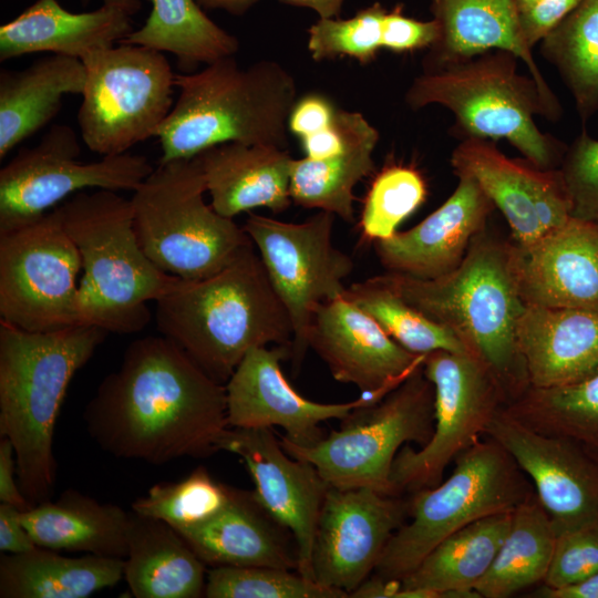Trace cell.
Here are the masks:
<instances>
[{
	"label": "cell",
	"instance_id": "cell-1",
	"mask_svg": "<svg viewBox=\"0 0 598 598\" xmlns=\"http://www.w3.org/2000/svg\"><path fill=\"white\" fill-rule=\"evenodd\" d=\"M83 419L103 451L151 464L218 452L229 427L225 384L162 334L130 343Z\"/></svg>",
	"mask_w": 598,
	"mask_h": 598
},
{
	"label": "cell",
	"instance_id": "cell-2",
	"mask_svg": "<svg viewBox=\"0 0 598 598\" xmlns=\"http://www.w3.org/2000/svg\"><path fill=\"white\" fill-rule=\"evenodd\" d=\"M155 302L159 333L223 384L250 349L291 350V319L252 243L218 272L181 279Z\"/></svg>",
	"mask_w": 598,
	"mask_h": 598
},
{
	"label": "cell",
	"instance_id": "cell-3",
	"mask_svg": "<svg viewBox=\"0 0 598 598\" xmlns=\"http://www.w3.org/2000/svg\"><path fill=\"white\" fill-rule=\"evenodd\" d=\"M384 275L408 303L453 332L486 365L506 404L529 386L517 342L526 303L518 290L512 241L485 228L447 275L434 279Z\"/></svg>",
	"mask_w": 598,
	"mask_h": 598
},
{
	"label": "cell",
	"instance_id": "cell-4",
	"mask_svg": "<svg viewBox=\"0 0 598 598\" xmlns=\"http://www.w3.org/2000/svg\"><path fill=\"white\" fill-rule=\"evenodd\" d=\"M107 333L92 324L35 332L0 320V436L13 446L30 506L52 496L53 435L62 402Z\"/></svg>",
	"mask_w": 598,
	"mask_h": 598
},
{
	"label": "cell",
	"instance_id": "cell-5",
	"mask_svg": "<svg viewBox=\"0 0 598 598\" xmlns=\"http://www.w3.org/2000/svg\"><path fill=\"white\" fill-rule=\"evenodd\" d=\"M175 86L177 99L155 135L159 163L193 158L224 143L286 147L297 86L280 63L260 60L243 68L227 56L176 74Z\"/></svg>",
	"mask_w": 598,
	"mask_h": 598
},
{
	"label": "cell",
	"instance_id": "cell-6",
	"mask_svg": "<svg viewBox=\"0 0 598 598\" xmlns=\"http://www.w3.org/2000/svg\"><path fill=\"white\" fill-rule=\"evenodd\" d=\"M59 207L82 260L81 322L109 333L143 330L151 320L147 302L173 290L182 278L161 270L141 248L131 199L93 189L72 195Z\"/></svg>",
	"mask_w": 598,
	"mask_h": 598
},
{
	"label": "cell",
	"instance_id": "cell-7",
	"mask_svg": "<svg viewBox=\"0 0 598 598\" xmlns=\"http://www.w3.org/2000/svg\"><path fill=\"white\" fill-rule=\"evenodd\" d=\"M518 58L491 50L432 70H423L405 92L414 111L447 109L465 137L506 140L532 165L558 169L567 146L539 130L535 117L554 121L535 82L518 72Z\"/></svg>",
	"mask_w": 598,
	"mask_h": 598
},
{
	"label": "cell",
	"instance_id": "cell-8",
	"mask_svg": "<svg viewBox=\"0 0 598 598\" xmlns=\"http://www.w3.org/2000/svg\"><path fill=\"white\" fill-rule=\"evenodd\" d=\"M206 192L196 157L159 163L133 192L138 244L164 272L187 280L209 277L252 243L234 218L205 202Z\"/></svg>",
	"mask_w": 598,
	"mask_h": 598
},
{
	"label": "cell",
	"instance_id": "cell-9",
	"mask_svg": "<svg viewBox=\"0 0 598 598\" xmlns=\"http://www.w3.org/2000/svg\"><path fill=\"white\" fill-rule=\"evenodd\" d=\"M524 474L496 441L477 440L455 458L448 478L412 493L411 519L386 544L375 574L401 579L451 534L480 518L514 511L535 494Z\"/></svg>",
	"mask_w": 598,
	"mask_h": 598
},
{
	"label": "cell",
	"instance_id": "cell-10",
	"mask_svg": "<svg viewBox=\"0 0 598 598\" xmlns=\"http://www.w3.org/2000/svg\"><path fill=\"white\" fill-rule=\"evenodd\" d=\"M311 446L283 435L280 444L295 458L311 463L330 486L369 487L394 495L390 480L399 448L409 442L422 446L434 429V388L422 368L381 401L354 409Z\"/></svg>",
	"mask_w": 598,
	"mask_h": 598
},
{
	"label": "cell",
	"instance_id": "cell-11",
	"mask_svg": "<svg viewBox=\"0 0 598 598\" xmlns=\"http://www.w3.org/2000/svg\"><path fill=\"white\" fill-rule=\"evenodd\" d=\"M82 62L86 79L78 123L86 147L117 155L155 136L175 103L176 74L163 52L118 43Z\"/></svg>",
	"mask_w": 598,
	"mask_h": 598
},
{
	"label": "cell",
	"instance_id": "cell-12",
	"mask_svg": "<svg viewBox=\"0 0 598 598\" xmlns=\"http://www.w3.org/2000/svg\"><path fill=\"white\" fill-rule=\"evenodd\" d=\"M81 269L59 205L34 221L0 233V320L35 332L83 324L76 286Z\"/></svg>",
	"mask_w": 598,
	"mask_h": 598
},
{
	"label": "cell",
	"instance_id": "cell-13",
	"mask_svg": "<svg viewBox=\"0 0 598 598\" xmlns=\"http://www.w3.org/2000/svg\"><path fill=\"white\" fill-rule=\"evenodd\" d=\"M423 372L434 388V429L419 451L406 445L396 454L390 475L394 495L439 485L451 461L485 434L506 404L491 371L470 353L430 352Z\"/></svg>",
	"mask_w": 598,
	"mask_h": 598
},
{
	"label": "cell",
	"instance_id": "cell-14",
	"mask_svg": "<svg viewBox=\"0 0 598 598\" xmlns=\"http://www.w3.org/2000/svg\"><path fill=\"white\" fill-rule=\"evenodd\" d=\"M80 154L76 133L64 124L21 148L0 171V233L37 220L79 192H134L154 169L145 156L127 152L89 163Z\"/></svg>",
	"mask_w": 598,
	"mask_h": 598
},
{
	"label": "cell",
	"instance_id": "cell-15",
	"mask_svg": "<svg viewBox=\"0 0 598 598\" xmlns=\"http://www.w3.org/2000/svg\"><path fill=\"white\" fill-rule=\"evenodd\" d=\"M334 217L319 210L297 224L249 213L243 226L291 319L295 369L309 349L307 333L315 311L343 296V281L353 270L351 257L333 245Z\"/></svg>",
	"mask_w": 598,
	"mask_h": 598
},
{
	"label": "cell",
	"instance_id": "cell-16",
	"mask_svg": "<svg viewBox=\"0 0 598 598\" xmlns=\"http://www.w3.org/2000/svg\"><path fill=\"white\" fill-rule=\"evenodd\" d=\"M400 496L369 487L330 486L313 539V579L348 595L359 587L404 524L409 503Z\"/></svg>",
	"mask_w": 598,
	"mask_h": 598
},
{
	"label": "cell",
	"instance_id": "cell-17",
	"mask_svg": "<svg viewBox=\"0 0 598 598\" xmlns=\"http://www.w3.org/2000/svg\"><path fill=\"white\" fill-rule=\"evenodd\" d=\"M485 434L529 476L556 535L598 522V461L581 444L537 432L504 406Z\"/></svg>",
	"mask_w": 598,
	"mask_h": 598
},
{
	"label": "cell",
	"instance_id": "cell-18",
	"mask_svg": "<svg viewBox=\"0 0 598 598\" xmlns=\"http://www.w3.org/2000/svg\"><path fill=\"white\" fill-rule=\"evenodd\" d=\"M291 355L285 346L250 349L225 383L229 427L280 426L286 439L311 446L324 436L320 423L343 420L354 409L380 400L371 393L344 403H319L299 394L288 382L281 361Z\"/></svg>",
	"mask_w": 598,
	"mask_h": 598
},
{
	"label": "cell",
	"instance_id": "cell-19",
	"mask_svg": "<svg viewBox=\"0 0 598 598\" xmlns=\"http://www.w3.org/2000/svg\"><path fill=\"white\" fill-rule=\"evenodd\" d=\"M219 451L236 454L246 465L258 502L295 537L298 573L315 580L312 546L329 483L311 463L289 455L270 427H228Z\"/></svg>",
	"mask_w": 598,
	"mask_h": 598
},
{
	"label": "cell",
	"instance_id": "cell-20",
	"mask_svg": "<svg viewBox=\"0 0 598 598\" xmlns=\"http://www.w3.org/2000/svg\"><path fill=\"white\" fill-rule=\"evenodd\" d=\"M307 344L326 362L337 381L354 384L362 393L380 398L422 368L425 359L396 343L344 295L317 308Z\"/></svg>",
	"mask_w": 598,
	"mask_h": 598
},
{
	"label": "cell",
	"instance_id": "cell-21",
	"mask_svg": "<svg viewBox=\"0 0 598 598\" xmlns=\"http://www.w3.org/2000/svg\"><path fill=\"white\" fill-rule=\"evenodd\" d=\"M451 166L455 175L477 182L505 217L514 244H529L571 217L558 169L512 159L491 140L463 138L451 154Z\"/></svg>",
	"mask_w": 598,
	"mask_h": 598
},
{
	"label": "cell",
	"instance_id": "cell-22",
	"mask_svg": "<svg viewBox=\"0 0 598 598\" xmlns=\"http://www.w3.org/2000/svg\"><path fill=\"white\" fill-rule=\"evenodd\" d=\"M526 305L598 310V225L570 217L536 240L512 241Z\"/></svg>",
	"mask_w": 598,
	"mask_h": 598
},
{
	"label": "cell",
	"instance_id": "cell-23",
	"mask_svg": "<svg viewBox=\"0 0 598 598\" xmlns=\"http://www.w3.org/2000/svg\"><path fill=\"white\" fill-rule=\"evenodd\" d=\"M456 176L452 195L421 223L374 241L378 259L388 272L434 279L463 261L495 206L473 177Z\"/></svg>",
	"mask_w": 598,
	"mask_h": 598
},
{
	"label": "cell",
	"instance_id": "cell-24",
	"mask_svg": "<svg viewBox=\"0 0 598 598\" xmlns=\"http://www.w3.org/2000/svg\"><path fill=\"white\" fill-rule=\"evenodd\" d=\"M439 34L423 61V70L436 69L491 51L504 50L523 61L535 80L554 121L560 103L537 65L527 43L516 0H431Z\"/></svg>",
	"mask_w": 598,
	"mask_h": 598
},
{
	"label": "cell",
	"instance_id": "cell-25",
	"mask_svg": "<svg viewBox=\"0 0 598 598\" xmlns=\"http://www.w3.org/2000/svg\"><path fill=\"white\" fill-rule=\"evenodd\" d=\"M517 342L529 386L581 381L598 372V310L526 305Z\"/></svg>",
	"mask_w": 598,
	"mask_h": 598
},
{
	"label": "cell",
	"instance_id": "cell-26",
	"mask_svg": "<svg viewBox=\"0 0 598 598\" xmlns=\"http://www.w3.org/2000/svg\"><path fill=\"white\" fill-rule=\"evenodd\" d=\"M212 567L267 566L298 571L293 535L258 502L234 487L229 504L208 522L178 532Z\"/></svg>",
	"mask_w": 598,
	"mask_h": 598
},
{
	"label": "cell",
	"instance_id": "cell-27",
	"mask_svg": "<svg viewBox=\"0 0 598 598\" xmlns=\"http://www.w3.org/2000/svg\"><path fill=\"white\" fill-rule=\"evenodd\" d=\"M204 174L212 206L220 215L266 207L279 214L291 204L293 158L286 148L265 144L224 143L195 156Z\"/></svg>",
	"mask_w": 598,
	"mask_h": 598
},
{
	"label": "cell",
	"instance_id": "cell-28",
	"mask_svg": "<svg viewBox=\"0 0 598 598\" xmlns=\"http://www.w3.org/2000/svg\"><path fill=\"white\" fill-rule=\"evenodd\" d=\"M132 16L103 4L90 12H71L58 0H37L0 28V61L51 52L82 60L123 41L132 31Z\"/></svg>",
	"mask_w": 598,
	"mask_h": 598
},
{
	"label": "cell",
	"instance_id": "cell-29",
	"mask_svg": "<svg viewBox=\"0 0 598 598\" xmlns=\"http://www.w3.org/2000/svg\"><path fill=\"white\" fill-rule=\"evenodd\" d=\"M337 115L344 132L343 148L320 159L293 158L290 197L301 207L329 212L351 223L353 190L374 169L379 132L360 112L338 109Z\"/></svg>",
	"mask_w": 598,
	"mask_h": 598
},
{
	"label": "cell",
	"instance_id": "cell-30",
	"mask_svg": "<svg viewBox=\"0 0 598 598\" xmlns=\"http://www.w3.org/2000/svg\"><path fill=\"white\" fill-rule=\"evenodd\" d=\"M206 564L164 522L131 514L124 578L136 598L204 596Z\"/></svg>",
	"mask_w": 598,
	"mask_h": 598
},
{
	"label": "cell",
	"instance_id": "cell-31",
	"mask_svg": "<svg viewBox=\"0 0 598 598\" xmlns=\"http://www.w3.org/2000/svg\"><path fill=\"white\" fill-rule=\"evenodd\" d=\"M85 79L82 60L59 54L23 70H1L0 158L50 123L64 95H82Z\"/></svg>",
	"mask_w": 598,
	"mask_h": 598
},
{
	"label": "cell",
	"instance_id": "cell-32",
	"mask_svg": "<svg viewBox=\"0 0 598 598\" xmlns=\"http://www.w3.org/2000/svg\"><path fill=\"white\" fill-rule=\"evenodd\" d=\"M131 514L76 491L31 506L22 520L34 544L52 550L126 558Z\"/></svg>",
	"mask_w": 598,
	"mask_h": 598
},
{
	"label": "cell",
	"instance_id": "cell-33",
	"mask_svg": "<svg viewBox=\"0 0 598 598\" xmlns=\"http://www.w3.org/2000/svg\"><path fill=\"white\" fill-rule=\"evenodd\" d=\"M512 515L513 511L489 515L451 534L400 579L402 587L432 598L480 597L474 588L491 568Z\"/></svg>",
	"mask_w": 598,
	"mask_h": 598
},
{
	"label": "cell",
	"instance_id": "cell-34",
	"mask_svg": "<svg viewBox=\"0 0 598 598\" xmlns=\"http://www.w3.org/2000/svg\"><path fill=\"white\" fill-rule=\"evenodd\" d=\"M124 558L68 557L37 546L0 558L1 598H86L124 578Z\"/></svg>",
	"mask_w": 598,
	"mask_h": 598
},
{
	"label": "cell",
	"instance_id": "cell-35",
	"mask_svg": "<svg viewBox=\"0 0 598 598\" xmlns=\"http://www.w3.org/2000/svg\"><path fill=\"white\" fill-rule=\"evenodd\" d=\"M120 43L172 53L186 72L233 56L239 48L237 38L208 18L195 0H152L145 23Z\"/></svg>",
	"mask_w": 598,
	"mask_h": 598
},
{
	"label": "cell",
	"instance_id": "cell-36",
	"mask_svg": "<svg viewBox=\"0 0 598 598\" xmlns=\"http://www.w3.org/2000/svg\"><path fill=\"white\" fill-rule=\"evenodd\" d=\"M556 532L536 494L519 504L494 561L474 590L484 598H506L544 581Z\"/></svg>",
	"mask_w": 598,
	"mask_h": 598
},
{
	"label": "cell",
	"instance_id": "cell-37",
	"mask_svg": "<svg viewBox=\"0 0 598 598\" xmlns=\"http://www.w3.org/2000/svg\"><path fill=\"white\" fill-rule=\"evenodd\" d=\"M504 410L526 426L598 452V372L553 388L528 386Z\"/></svg>",
	"mask_w": 598,
	"mask_h": 598
},
{
	"label": "cell",
	"instance_id": "cell-38",
	"mask_svg": "<svg viewBox=\"0 0 598 598\" xmlns=\"http://www.w3.org/2000/svg\"><path fill=\"white\" fill-rule=\"evenodd\" d=\"M539 43L588 120L598 111V0H581Z\"/></svg>",
	"mask_w": 598,
	"mask_h": 598
},
{
	"label": "cell",
	"instance_id": "cell-39",
	"mask_svg": "<svg viewBox=\"0 0 598 598\" xmlns=\"http://www.w3.org/2000/svg\"><path fill=\"white\" fill-rule=\"evenodd\" d=\"M343 295L372 317L396 343L414 354L426 355L437 350L468 353L453 332L408 303L385 275L354 282Z\"/></svg>",
	"mask_w": 598,
	"mask_h": 598
},
{
	"label": "cell",
	"instance_id": "cell-40",
	"mask_svg": "<svg viewBox=\"0 0 598 598\" xmlns=\"http://www.w3.org/2000/svg\"><path fill=\"white\" fill-rule=\"evenodd\" d=\"M233 491L198 466L179 482L153 485L132 504V509L182 532L218 515L229 504Z\"/></svg>",
	"mask_w": 598,
	"mask_h": 598
},
{
	"label": "cell",
	"instance_id": "cell-41",
	"mask_svg": "<svg viewBox=\"0 0 598 598\" xmlns=\"http://www.w3.org/2000/svg\"><path fill=\"white\" fill-rule=\"evenodd\" d=\"M207 598H346L297 570L267 566H219L207 571Z\"/></svg>",
	"mask_w": 598,
	"mask_h": 598
},
{
	"label": "cell",
	"instance_id": "cell-42",
	"mask_svg": "<svg viewBox=\"0 0 598 598\" xmlns=\"http://www.w3.org/2000/svg\"><path fill=\"white\" fill-rule=\"evenodd\" d=\"M426 193L425 181L416 168L384 167L364 200L361 228L365 238L377 241L394 235L399 225L424 203Z\"/></svg>",
	"mask_w": 598,
	"mask_h": 598
},
{
	"label": "cell",
	"instance_id": "cell-43",
	"mask_svg": "<svg viewBox=\"0 0 598 598\" xmlns=\"http://www.w3.org/2000/svg\"><path fill=\"white\" fill-rule=\"evenodd\" d=\"M385 13L382 4L374 2L348 19L319 18L308 30L311 58L323 61L349 56L362 64L370 63L382 49Z\"/></svg>",
	"mask_w": 598,
	"mask_h": 598
},
{
	"label": "cell",
	"instance_id": "cell-44",
	"mask_svg": "<svg viewBox=\"0 0 598 598\" xmlns=\"http://www.w3.org/2000/svg\"><path fill=\"white\" fill-rule=\"evenodd\" d=\"M571 217L598 224V140L582 131L558 168Z\"/></svg>",
	"mask_w": 598,
	"mask_h": 598
},
{
	"label": "cell",
	"instance_id": "cell-45",
	"mask_svg": "<svg viewBox=\"0 0 598 598\" xmlns=\"http://www.w3.org/2000/svg\"><path fill=\"white\" fill-rule=\"evenodd\" d=\"M598 573V522L563 533L543 585L560 588Z\"/></svg>",
	"mask_w": 598,
	"mask_h": 598
},
{
	"label": "cell",
	"instance_id": "cell-46",
	"mask_svg": "<svg viewBox=\"0 0 598 598\" xmlns=\"http://www.w3.org/2000/svg\"><path fill=\"white\" fill-rule=\"evenodd\" d=\"M439 34L434 19L421 21L403 13L401 4L386 11L382 23V49L393 52H411L429 49Z\"/></svg>",
	"mask_w": 598,
	"mask_h": 598
},
{
	"label": "cell",
	"instance_id": "cell-47",
	"mask_svg": "<svg viewBox=\"0 0 598 598\" xmlns=\"http://www.w3.org/2000/svg\"><path fill=\"white\" fill-rule=\"evenodd\" d=\"M338 109L324 95L310 93L297 99L288 117V130L303 138L329 127Z\"/></svg>",
	"mask_w": 598,
	"mask_h": 598
},
{
	"label": "cell",
	"instance_id": "cell-48",
	"mask_svg": "<svg viewBox=\"0 0 598 598\" xmlns=\"http://www.w3.org/2000/svg\"><path fill=\"white\" fill-rule=\"evenodd\" d=\"M580 2L581 0H540L530 10L519 14L527 43L534 48Z\"/></svg>",
	"mask_w": 598,
	"mask_h": 598
},
{
	"label": "cell",
	"instance_id": "cell-49",
	"mask_svg": "<svg viewBox=\"0 0 598 598\" xmlns=\"http://www.w3.org/2000/svg\"><path fill=\"white\" fill-rule=\"evenodd\" d=\"M22 509L0 504V551L22 554L37 547L22 520Z\"/></svg>",
	"mask_w": 598,
	"mask_h": 598
},
{
	"label": "cell",
	"instance_id": "cell-50",
	"mask_svg": "<svg viewBox=\"0 0 598 598\" xmlns=\"http://www.w3.org/2000/svg\"><path fill=\"white\" fill-rule=\"evenodd\" d=\"M0 501L22 511L31 507L19 485L13 446L3 436L0 440Z\"/></svg>",
	"mask_w": 598,
	"mask_h": 598
},
{
	"label": "cell",
	"instance_id": "cell-51",
	"mask_svg": "<svg viewBox=\"0 0 598 598\" xmlns=\"http://www.w3.org/2000/svg\"><path fill=\"white\" fill-rule=\"evenodd\" d=\"M349 597L353 598H432L419 590H408L402 587L400 579L384 578L374 575L367 578Z\"/></svg>",
	"mask_w": 598,
	"mask_h": 598
},
{
	"label": "cell",
	"instance_id": "cell-52",
	"mask_svg": "<svg viewBox=\"0 0 598 598\" xmlns=\"http://www.w3.org/2000/svg\"><path fill=\"white\" fill-rule=\"evenodd\" d=\"M535 594L544 598H598V573L560 588L543 585Z\"/></svg>",
	"mask_w": 598,
	"mask_h": 598
},
{
	"label": "cell",
	"instance_id": "cell-53",
	"mask_svg": "<svg viewBox=\"0 0 598 598\" xmlns=\"http://www.w3.org/2000/svg\"><path fill=\"white\" fill-rule=\"evenodd\" d=\"M285 3L309 8L318 13L319 18H338L344 0H279Z\"/></svg>",
	"mask_w": 598,
	"mask_h": 598
},
{
	"label": "cell",
	"instance_id": "cell-54",
	"mask_svg": "<svg viewBox=\"0 0 598 598\" xmlns=\"http://www.w3.org/2000/svg\"><path fill=\"white\" fill-rule=\"evenodd\" d=\"M202 8L221 9L231 14H244L259 0H195Z\"/></svg>",
	"mask_w": 598,
	"mask_h": 598
},
{
	"label": "cell",
	"instance_id": "cell-55",
	"mask_svg": "<svg viewBox=\"0 0 598 598\" xmlns=\"http://www.w3.org/2000/svg\"><path fill=\"white\" fill-rule=\"evenodd\" d=\"M103 4L112 6L120 8L127 12L130 16H133L137 13L142 8V1L141 0H102ZM84 4L89 2V0H82Z\"/></svg>",
	"mask_w": 598,
	"mask_h": 598
},
{
	"label": "cell",
	"instance_id": "cell-56",
	"mask_svg": "<svg viewBox=\"0 0 598 598\" xmlns=\"http://www.w3.org/2000/svg\"><path fill=\"white\" fill-rule=\"evenodd\" d=\"M540 0H516V4L519 11V14L530 10L536 6Z\"/></svg>",
	"mask_w": 598,
	"mask_h": 598
},
{
	"label": "cell",
	"instance_id": "cell-57",
	"mask_svg": "<svg viewBox=\"0 0 598 598\" xmlns=\"http://www.w3.org/2000/svg\"><path fill=\"white\" fill-rule=\"evenodd\" d=\"M598 225V224H597Z\"/></svg>",
	"mask_w": 598,
	"mask_h": 598
}]
</instances>
